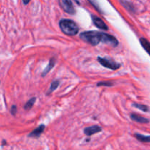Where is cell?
<instances>
[{
  "label": "cell",
  "instance_id": "9c48e42d",
  "mask_svg": "<svg viewBox=\"0 0 150 150\" xmlns=\"http://www.w3.org/2000/svg\"><path fill=\"white\" fill-rule=\"evenodd\" d=\"M130 118L132 119V120H133V121L137 122H139V123H149V120L145 118V117H141V116L138 115V114H131Z\"/></svg>",
  "mask_w": 150,
  "mask_h": 150
},
{
  "label": "cell",
  "instance_id": "30bf717a",
  "mask_svg": "<svg viewBox=\"0 0 150 150\" xmlns=\"http://www.w3.org/2000/svg\"><path fill=\"white\" fill-rule=\"evenodd\" d=\"M55 63H56V59L54 58H51V59L49 60V62L48 65H47V67H46L45 70H44V72L42 73L43 77H44L47 73H49L51 70H52L53 67H54V65H55Z\"/></svg>",
  "mask_w": 150,
  "mask_h": 150
},
{
  "label": "cell",
  "instance_id": "3957f363",
  "mask_svg": "<svg viewBox=\"0 0 150 150\" xmlns=\"http://www.w3.org/2000/svg\"><path fill=\"white\" fill-rule=\"evenodd\" d=\"M97 60L99 62L106 68L110 69L113 70H116L121 67V64L119 63L115 62L113 59L107 58V57H97Z\"/></svg>",
  "mask_w": 150,
  "mask_h": 150
},
{
  "label": "cell",
  "instance_id": "5b68a950",
  "mask_svg": "<svg viewBox=\"0 0 150 150\" xmlns=\"http://www.w3.org/2000/svg\"><path fill=\"white\" fill-rule=\"evenodd\" d=\"M101 42L107 44L109 45H111L113 47H116L119 45V41L114 36L106 33H103V38Z\"/></svg>",
  "mask_w": 150,
  "mask_h": 150
},
{
  "label": "cell",
  "instance_id": "277c9868",
  "mask_svg": "<svg viewBox=\"0 0 150 150\" xmlns=\"http://www.w3.org/2000/svg\"><path fill=\"white\" fill-rule=\"evenodd\" d=\"M59 4L66 13L71 15L75 14V9L71 0H59Z\"/></svg>",
  "mask_w": 150,
  "mask_h": 150
},
{
  "label": "cell",
  "instance_id": "9a60e30c",
  "mask_svg": "<svg viewBox=\"0 0 150 150\" xmlns=\"http://www.w3.org/2000/svg\"><path fill=\"white\" fill-rule=\"evenodd\" d=\"M133 105L134 107H135L136 108H138V109H140V110H141V111H143L144 112H148V111H149V108L145 105H142V104H138V103H133V105Z\"/></svg>",
  "mask_w": 150,
  "mask_h": 150
},
{
  "label": "cell",
  "instance_id": "2e32d148",
  "mask_svg": "<svg viewBox=\"0 0 150 150\" xmlns=\"http://www.w3.org/2000/svg\"><path fill=\"white\" fill-rule=\"evenodd\" d=\"M113 83L110 81H101L97 83V86H108V87H110V86H113Z\"/></svg>",
  "mask_w": 150,
  "mask_h": 150
},
{
  "label": "cell",
  "instance_id": "e0dca14e",
  "mask_svg": "<svg viewBox=\"0 0 150 150\" xmlns=\"http://www.w3.org/2000/svg\"><path fill=\"white\" fill-rule=\"evenodd\" d=\"M16 112H17V107L16 105H13L11 107V109H10V113L12 114V115H16Z\"/></svg>",
  "mask_w": 150,
  "mask_h": 150
},
{
  "label": "cell",
  "instance_id": "6da1fadb",
  "mask_svg": "<svg viewBox=\"0 0 150 150\" xmlns=\"http://www.w3.org/2000/svg\"><path fill=\"white\" fill-rule=\"evenodd\" d=\"M79 38L85 42L95 46L102 41L103 32L97 31H87L82 32L79 35Z\"/></svg>",
  "mask_w": 150,
  "mask_h": 150
},
{
  "label": "cell",
  "instance_id": "8992f818",
  "mask_svg": "<svg viewBox=\"0 0 150 150\" xmlns=\"http://www.w3.org/2000/svg\"><path fill=\"white\" fill-rule=\"evenodd\" d=\"M92 21L96 27H97L98 29H102V30H107L108 29V26L100 18L96 16H92Z\"/></svg>",
  "mask_w": 150,
  "mask_h": 150
},
{
  "label": "cell",
  "instance_id": "5bb4252c",
  "mask_svg": "<svg viewBox=\"0 0 150 150\" xmlns=\"http://www.w3.org/2000/svg\"><path fill=\"white\" fill-rule=\"evenodd\" d=\"M35 101H36V98H31V99L29 100H28L27 102L26 103V104H25L24 109L26 110V111H29V109H31L32 107L33 106L34 103H35Z\"/></svg>",
  "mask_w": 150,
  "mask_h": 150
},
{
  "label": "cell",
  "instance_id": "4fadbf2b",
  "mask_svg": "<svg viewBox=\"0 0 150 150\" xmlns=\"http://www.w3.org/2000/svg\"><path fill=\"white\" fill-rule=\"evenodd\" d=\"M59 84H60V81H59L58 80L54 81L51 83V86H50V88H49V91L47 92V94L49 95V94H51V92H54L55 89H57Z\"/></svg>",
  "mask_w": 150,
  "mask_h": 150
},
{
  "label": "cell",
  "instance_id": "ba28073f",
  "mask_svg": "<svg viewBox=\"0 0 150 150\" xmlns=\"http://www.w3.org/2000/svg\"><path fill=\"white\" fill-rule=\"evenodd\" d=\"M44 129H45V125H41L40 126H38L35 130H34L33 131L31 132L29 134V137L31 138H38L41 136L43 133V132L44 131Z\"/></svg>",
  "mask_w": 150,
  "mask_h": 150
},
{
  "label": "cell",
  "instance_id": "7c38bea8",
  "mask_svg": "<svg viewBox=\"0 0 150 150\" xmlns=\"http://www.w3.org/2000/svg\"><path fill=\"white\" fill-rule=\"evenodd\" d=\"M135 136L138 141L141 142H150V136H144V135L135 133Z\"/></svg>",
  "mask_w": 150,
  "mask_h": 150
},
{
  "label": "cell",
  "instance_id": "7a4b0ae2",
  "mask_svg": "<svg viewBox=\"0 0 150 150\" xmlns=\"http://www.w3.org/2000/svg\"><path fill=\"white\" fill-rule=\"evenodd\" d=\"M60 29L66 35L74 36L79 32V27L74 21L70 19H62L59 23Z\"/></svg>",
  "mask_w": 150,
  "mask_h": 150
},
{
  "label": "cell",
  "instance_id": "52a82bcc",
  "mask_svg": "<svg viewBox=\"0 0 150 150\" xmlns=\"http://www.w3.org/2000/svg\"><path fill=\"white\" fill-rule=\"evenodd\" d=\"M101 131V127L98 125H93L91 127H88L84 129V133L86 136H92V135L95 134V133H99Z\"/></svg>",
  "mask_w": 150,
  "mask_h": 150
},
{
  "label": "cell",
  "instance_id": "ac0fdd59",
  "mask_svg": "<svg viewBox=\"0 0 150 150\" xmlns=\"http://www.w3.org/2000/svg\"><path fill=\"white\" fill-rule=\"evenodd\" d=\"M29 1H30V0H23V2L24 4H27L29 2Z\"/></svg>",
  "mask_w": 150,
  "mask_h": 150
},
{
  "label": "cell",
  "instance_id": "8fae6325",
  "mask_svg": "<svg viewBox=\"0 0 150 150\" xmlns=\"http://www.w3.org/2000/svg\"><path fill=\"white\" fill-rule=\"evenodd\" d=\"M140 42H141V45L143 46V48L146 51V52L149 54L150 56V42L147 40L145 38H142L140 39Z\"/></svg>",
  "mask_w": 150,
  "mask_h": 150
},
{
  "label": "cell",
  "instance_id": "d6986e66",
  "mask_svg": "<svg viewBox=\"0 0 150 150\" xmlns=\"http://www.w3.org/2000/svg\"><path fill=\"white\" fill-rule=\"evenodd\" d=\"M4 144H6V142H5V141H3V142H2V146H4Z\"/></svg>",
  "mask_w": 150,
  "mask_h": 150
}]
</instances>
